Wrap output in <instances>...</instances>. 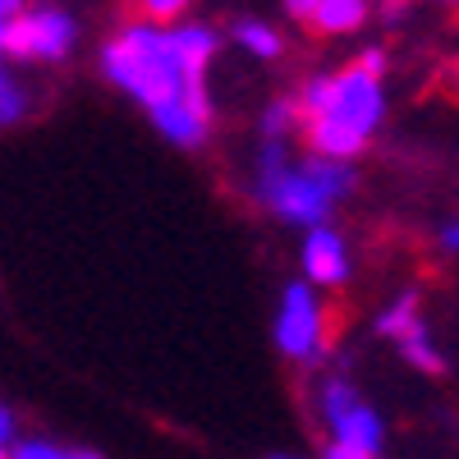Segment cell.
Instances as JSON below:
<instances>
[{
	"mask_svg": "<svg viewBox=\"0 0 459 459\" xmlns=\"http://www.w3.org/2000/svg\"><path fill=\"white\" fill-rule=\"evenodd\" d=\"M101 74L115 88H125L134 101H143L147 110L161 106V101H175V97L212 101L203 74L188 69L179 60L175 42H170V32L152 28V23H129L120 42H106L101 47Z\"/></svg>",
	"mask_w": 459,
	"mask_h": 459,
	"instance_id": "6da1fadb",
	"label": "cell"
},
{
	"mask_svg": "<svg viewBox=\"0 0 459 459\" xmlns=\"http://www.w3.org/2000/svg\"><path fill=\"white\" fill-rule=\"evenodd\" d=\"M381 115H386V97H381L377 74L354 65V69L335 74L326 106L317 115H308V143H313V152H322V157L354 161L368 147V138L377 134Z\"/></svg>",
	"mask_w": 459,
	"mask_h": 459,
	"instance_id": "7a4b0ae2",
	"label": "cell"
},
{
	"mask_svg": "<svg viewBox=\"0 0 459 459\" xmlns=\"http://www.w3.org/2000/svg\"><path fill=\"white\" fill-rule=\"evenodd\" d=\"M257 198L276 216L294 221V225H317L335 207L308 170L303 166L294 170L285 161V138H266V147H262V157H257Z\"/></svg>",
	"mask_w": 459,
	"mask_h": 459,
	"instance_id": "3957f363",
	"label": "cell"
},
{
	"mask_svg": "<svg viewBox=\"0 0 459 459\" xmlns=\"http://www.w3.org/2000/svg\"><path fill=\"white\" fill-rule=\"evenodd\" d=\"M74 47V19L60 10H32L10 14L5 37H0V56L14 60H65Z\"/></svg>",
	"mask_w": 459,
	"mask_h": 459,
	"instance_id": "277c9868",
	"label": "cell"
},
{
	"mask_svg": "<svg viewBox=\"0 0 459 459\" xmlns=\"http://www.w3.org/2000/svg\"><path fill=\"white\" fill-rule=\"evenodd\" d=\"M322 303L313 294V285H285V299H281V317H276V344L285 359H303L313 363L322 359Z\"/></svg>",
	"mask_w": 459,
	"mask_h": 459,
	"instance_id": "5b68a950",
	"label": "cell"
},
{
	"mask_svg": "<svg viewBox=\"0 0 459 459\" xmlns=\"http://www.w3.org/2000/svg\"><path fill=\"white\" fill-rule=\"evenodd\" d=\"M331 432H335V441L326 446L331 459H368V455L381 450V432H386V428H381V418H377L363 400H354V404L331 423Z\"/></svg>",
	"mask_w": 459,
	"mask_h": 459,
	"instance_id": "8992f818",
	"label": "cell"
},
{
	"mask_svg": "<svg viewBox=\"0 0 459 459\" xmlns=\"http://www.w3.org/2000/svg\"><path fill=\"white\" fill-rule=\"evenodd\" d=\"M303 272L313 285H344L350 281V257H344V239L326 221L308 225V239H303Z\"/></svg>",
	"mask_w": 459,
	"mask_h": 459,
	"instance_id": "52a82bcc",
	"label": "cell"
},
{
	"mask_svg": "<svg viewBox=\"0 0 459 459\" xmlns=\"http://www.w3.org/2000/svg\"><path fill=\"white\" fill-rule=\"evenodd\" d=\"M152 125L179 147H198L207 138V125H212V101H194V97L161 101V106H152Z\"/></svg>",
	"mask_w": 459,
	"mask_h": 459,
	"instance_id": "ba28073f",
	"label": "cell"
},
{
	"mask_svg": "<svg viewBox=\"0 0 459 459\" xmlns=\"http://www.w3.org/2000/svg\"><path fill=\"white\" fill-rule=\"evenodd\" d=\"M368 19V0H317L308 23L317 32H354Z\"/></svg>",
	"mask_w": 459,
	"mask_h": 459,
	"instance_id": "9c48e42d",
	"label": "cell"
},
{
	"mask_svg": "<svg viewBox=\"0 0 459 459\" xmlns=\"http://www.w3.org/2000/svg\"><path fill=\"white\" fill-rule=\"evenodd\" d=\"M170 42H175L179 60H184L188 69H194V74H203V69H207V60L216 56V32H212V28H198V23L175 28V32H170Z\"/></svg>",
	"mask_w": 459,
	"mask_h": 459,
	"instance_id": "30bf717a",
	"label": "cell"
},
{
	"mask_svg": "<svg viewBox=\"0 0 459 459\" xmlns=\"http://www.w3.org/2000/svg\"><path fill=\"white\" fill-rule=\"evenodd\" d=\"M400 344H404V359L413 363V368H423V372H441L446 363H441V354L432 350V335H428V322H409L400 335H395Z\"/></svg>",
	"mask_w": 459,
	"mask_h": 459,
	"instance_id": "8fae6325",
	"label": "cell"
},
{
	"mask_svg": "<svg viewBox=\"0 0 459 459\" xmlns=\"http://www.w3.org/2000/svg\"><path fill=\"white\" fill-rule=\"evenodd\" d=\"M235 37H239V47H248V51L262 56V60H276V56L285 51L281 32L266 28V23H253V19H239V23H235Z\"/></svg>",
	"mask_w": 459,
	"mask_h": 459,
	"instance_id": "7c38bea8",
	"label": "cell"
},
{
	"mask_svg": "<svg viewBox=\"0 0 459 459\" xmlns=\"http://www.w3.org/2000/svg\"><path fill=\"white\" fill-rule=\"evenodd\" d=\"M413 317H418V294H400L391 308L377 317V331H381V335H400Z\"/></svg>",
	"mask_w": 459,
	"mask_h": 459,
	"instance_id": "4fadbf2b",
	"label": "cell"
},
{
	"mask_svg": "<svg viewBox=\"0 0 459 459\" xmlns=\"http://www.w3.org/2000/svg\"><path fill=\"white\" fill-rule=\"evenodd\" d=\"M354 400H363L354 386H350V381H340V377H331L326 381V386H322V413H326V423H335V418L344 413V409H350Z\"/></svg>",
	"mask_w": 459,
	"mask_h": 459,
	"instance_id": "5bb4252c",
	"label": "cell"
},
{
	"mask_svg": "<svg viewBox=\"0 0 459 459\" xmlns=\"http://www.w3.org/2000/svg\"><path fill=\"white\" fill-rule=\"evenodd\" d=\"M294 115H299V106H294V101H276V106H266V115H262V138H290Z\"/></svg>",
	"mask_w": 459,
	"mask_h": 459,
	"instance_id": "9a60e30c",
	"label": "cell"
},
{
	"mask_svg": "<svg viewBox=\"0 0 459 459\" xmlns=\"http://www.w3.org/2000/svg\"><path fill=\"white\" fill-rule=\"evenodd\" d=\"M23 110H28V97H23V92H19V88L5 79V83H0V125H14Z\"/></svg>",
	"mask_w": 459,
	"mask_h": 459,
	"instance_id": "2e32d148",
	"label": "cell"
},
{
	"mask_svg": "<svg viewBox=\"0 0 459 459\" xmlns=\"http://www.w3.org/2000/svg\"><path fill=\"white\" fill-rule=\"evenodd\" d=\"M14 455H19V459H65V455H74V450H69V446H56V441H32V437H28V441L14 446Z\"/></svg>",
	"mask_w": 459,
	"mask_h": 459,
	"instance_id": "e0dca14e",
	"label": "cell"
},
{
	"mask_svg": "<svg viewBox=\"0 0 459 459\" xmlns=\"http://www.w3.org/2000/svg\"><path fill=\"white\" fill-rule=\"evenodd\" d=\"M184 5H188V0H143V10H147L152 19H175Z\"/></svg>",
	"mask_w": 459,
	"mask_h": 459,
	"instance_id": "ac0fdd59",
	"label": "cell"
},
{
	"mask_svg": "<svg viewBox=\"0 0 459 459\" xmlns=\"http://www.w3.org/2000/svg\"><path fill=\"white\" fill-rule=\"evenodd\" d=\"M368 74H381V69H386V51H381V47H368L363 51V60H359Z\"/></svg>",
	"mask_w": 459,
	"mask_h": 459,
	"instance_id": "d6986e66",
	"label": "cell"
},
{
	"mask_svg": "<svg viewBox=\"0 0 459 459\" xmlns=\"http://www.w3.org/2000/svg\"><path fill=\"white\" fill-rule=\"evenodd\" d=\"M10 437H14V413L0 404V450H10Z\"/></svg>",
	"mask_w": 459,
	"mask_h": 459,
	"instance_id": "ffe728a7",
	"label": "cell"
},
{
	"mask_svg": "<svg viewBox=\"0 0 459 459\" xmlns=\"http://www.w3.org/2000/svg\"><path fill=\"white\" fill-rule=\"evenodd\" d=\"M313 5H317V0H285V10H290L294 19H308V14H313Z\"/></svg>",
	"mask_w": 459,
	"mask_h": 459,
	"instance_id": "44dd1931",
	"label": "cell"
},
{
	"mask_svg": "<svg viewBox=\"0 0 459 459\" xmlns=\"http://www.w3.org/2000/svg\"><path fill=\"white\" fill-rule=\"evenodd\" d=\"M455 244H459V230L446 225V230H441V253H455Z\"/></svg>",
	"mask_w": 459,
	"mask_h": 459,
	"instance_id": "7402d4cb",
	"label": "cell"
},
{
	"mask_svg": "<svg viewBox=\"0 0 459 459\" xmlns=\"http://www.w3.org/2000/svg\"><path fill=\"white\" fill-rule=\"evenodd\" d=\"M23 10V0H0V19H10V14H19Z\"/></svg>",
	"mask_w": 459,
	"mask_h": 459,
	"instance_id": "603a6c76",
	"label": "cell"
},
{
	"mask_svg": "<svg viewBox=\"0 0 459 459\" xmlns=\"http://www.w3.org/2000/svg\"><path fill=\"white\" fill-rule=\"evenodd\" d=\"M0 83H5V69H0Z\"/></svg>",
	"mask_w": 459,
	"mask_h": 459,
	"instance_id": "cb8c5ba5",
	"label": "cell"
},
{
	"mask_svg": "<svg viewBox=\"0 0 459 459\" xmlns=\"http://www.w3.org/2000/svg\"><path fill=\"white\" fill-rule=\"evenodd\" d=\"M0 455H5V450H0Z\"/></svg>",
	"mask_w": 459,
	"mask_h": 459,
	"instance_id": "d4e9b609",
	"label": "cell"
}]
</instances>
